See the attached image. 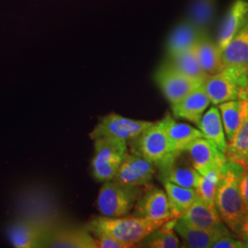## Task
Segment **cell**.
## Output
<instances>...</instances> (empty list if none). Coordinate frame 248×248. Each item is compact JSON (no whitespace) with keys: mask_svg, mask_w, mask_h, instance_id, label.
I'll use <instances>...</instances> for the list:
<instances>
[{"mask_svg":"<svg viewBox=\"0 0 248 248\" xmlns=\"http://www.w3.org/2000/svg\"><path fill=\"white\" fill-rule=\"evenodd\" d=\"M222 126L227 142H232L239 131L245 115V103L243 99H235L219 104Z\"/></svg>","mask_w":248,"mask_h":248,"instance_id":"obj_25","label":"cell"},{"mask_svg":"<svg viewBox=\"0 0 248 248\" xmlns=\"http://www.w3.org/2000/svg\"><path fill=\"white\" fill-rule=\"evenodd\" d=\"M239 188L246 214L248 213V170L243 174L239 181Z\"/></svg>","mask_w":248,"mask_h":248,"instance_id":"obj_33","label":"cell"},{"mask_svg":"<svg viewBox=\"0 0 248 248\" xmlns=\"http://www.w3.org/2000/svg\"><path fill=\"white\" fill-rule=\"evenodd\" d=\"M216 0H192L186 19L202 32H208L216 16Z\"/></svg>","mask_w":248,"mask_h":248,"instance_id":"obj_27","label":"cell"},{"mask_svg":"<svg viewBox=\"0 0 248 248\" xmlns=\"http://www.w3.org/2000/svg\"><path fill=\"white\" fill-rule=\"evenodd\" d=\"M204 89L213 105L245 98L248 89V70L224 66L204 81Z\"/></svg>","mask_w":248,"mask_h":248,"instance_id":"obj_3","label":"cell"},{"mask_svg":"<svg viewBox=\"0 0 248 248\" xmlns=\"http://www.w3.org/2000/svg\"><path fill=\"white\" fill-rule=\"evenodd\" d=\"M95 238L97 248H129L124 243L106 233L96 235Z\"/></svg>","mask_w":248,"mask_h":248,"instance_id":"obj_32","label":"cell"},{"mask_svg":"<svg viewBox=\"0 0 248 248\" xmlns=\"http://www.w3.org/2000/svg\"><path fill=\"white\" fill-rule=\"evenodd\" d=\"M161 121L168 135L173 155L185 152L196 139L204 137L203 133L199 129L188 124L177 123L170 113H167Z\"/></svg>","mask_w":248,"mask_h":248,"instance_id":"obj_15","label":"cell"},{"mask_svg":"<svg viewBox=\"0 0 248 248\" xmlns=\"http://www.w3.org/2000/svg\"><path fill=\"white\" fill-rule=\"evenodd\" d=\"M211 248H247L242 240L233 237L232 232H224L219 235L213 242Z\"/></svg>","mask_w":248,"mask_h":248,"instance_id":"obj_31","label":"cell"},{"mask_svg":"<svg viewBox=\"0 0 248 248\" xmlns=\"http://www.w3.org/2000/svg\"><path fill=\"white\" fill-rule=\"evenodd\" d=\"M152 124V122L133 120L111 112L100 119L93 131L89 133V137L93 141L102 137H116L128 142Z\"/></svg>","mask_w":248,"mask_h":248,"instance_id":"obj_7","label":"cell"},{"mask_svg":"<svg viewBox=\"0 0 248 248\" xmlns=\"http://www.w3.org/2000/svg\"><path fill=\"white\" fill-rule=\"evenodd\" d=\"M248 16V0H235L231 5L219 28L217 45L221 52L229 44Z\"/></svg>","mask_w":248,"mask_h":248,"instance_id":"obj_19","label":"cell"},{"mask_svg":"<svg viewBox=\"0 0 248 248\" xmlns=\"http://www.w3.org/2000/svg\"><path fill=\"white\" fill-rule=\"evenodd\" d=\"M131 153L153 162L156 168L173 154L162 121L153 123L137 137L128 142Z\"/></svg>","mask_w":248,"mask_h":248,"instance_id":"obj_6","label":"cell"},{"mask_svg":"<svg viewBox=\"0 0 248 248\" xmlns=\"http://www.w3.org/2000/svg\"><path fill=\"white\" fill-rule=\"evenodd\" d=\"M166 222L134 215L123 217H107L101 215L92 219L85 228L94 236L106 233L124 243L128 248H134Z\"/></svg>","mask_w":248,"mask_h":248,"instance_id":"obj_2","label":"cell"},{"mask_svg":"<svg viewBox=\"0 0 248 248\" xmlns=\"http://www.w3.org/2000/svg\"><path fill=\"white\" fill-rule=\"evenodd\" d=\"M177 218H172L165 222L158 229L152 232L140 243L143 248H177L181 244L174 229Z\"/></svg>","mask_w":248,"mask_h":248,"instance_id":"obj_28","label":"cell"},{"mask_svg":"<svg viewBox=\"0 0 248 248\" xmlns=\"http://www.w3.org/2000/svg\"><path fill=\"white\" fill-rule=\"evenodd\" d=\"M193 168L203 176L213 169H220L226 161L225 155L211 140L200 137L186 150Z\"/></svg>","mask_w":248,"mask_h":248,"instance_id":"obj_11","label":"cell"},{"mask_svg":"<svg viewBox=\"0 0 248 248\" xmlns=\"http://www.w3.org/2000/svg\"><path fill=\"white\" fill-rule=\"evenodd\" d=\"M238 237H240L242 241L246 244L247 248H248V213L246 215V218L242 224V227L240 229Z\"/></svg>","mask_w":248,"mask_h":248,"instance_id":"obj_34","label":"cell"},{"mask_svg":"<svg viewBox=\"0 0 248 248\" xmlns=\"http://www.w3.org/2000/svg\"><path fill=\"white\" fill-rule=\"evenodd\" d=\"M246 170L238 163L226 160L220 170L215 197V208L222 222L237 236L247 215L239 188L240 179Z\"/></svg>","mask_w":248,"mask_h":248,"instance_id":"obj_1","label":"cell"},{"mask_svg":"<svg viewBox=\"0 0 248 248\" xmlns=\"http://www.w3.org/2000/svg\"><path fill=\"white\" fill-rule=\"evenodd\" d=\"M179 218L204 230L230 231L222 222L217 210L210 207L199 196L192 205Z\"/></svg>","mask_w":248,"mask_h":248,"instance_id":"obj_14","label":"cell"},{"mask_svg":"<svg viewBox=\"0 0 248 248\" xmlns=\"http://www.w3.org/2000/svg\"><path fill=\"white\" fill-rule=\"evenodd\" d=\"M45 248H97L95 236L87 230L56 228L50 233L45 244Z\"/></svg>","mask_w":248,"mask_h":248,"instance_id":"obj_17","label":"cell"},{"mask_svg":"<svg viewBox=\"0 0 248 248\" xmlns=\"http://www.w3.org/2000/svg\"><path fill=\"white\" fill-rule=\"evenodd\" d=\"M202 33L186 18L179 22L168 39L167 51L169 58L193 48Z\"/></svg>","mask_w":248,"mask_h":248,"instance_id":"obj_20","label":"cell"},{"mask_svg":"<svg viewBox=\"0 0 248 248\" xmlns=\"http://www.w3.org/2000/svg\"><path fill=\"white\" fill-rule=\"evenodd\" d=\"M169 198L172 214L175 218L182 216L199 196L195 188L178 186L169 181H162Z\"/></svg>","mask_w":248,"mask_h":248,"instance_id":"obj_26","label":"cell"},{"mask_svg":"<svg viewBox=\"0 0 248 248\" xmlns=\"http://www.w3.org/2000/svg\"><path fill=\"white\" fill-rule=\"evenodd\" d=\"M169 62L187 78L198 82L204 83V81L209 77L199 62L194 47L176 56L170 57Z\"/></svg>","mask_w":248,"mask_h":248,"instance_id":"obj_29","label":"cell"},{"mask_svg":"<svg viewBox=\"0 0 248 248\" xmlns=\"http://www.w3.org/2000/svg\"><path fill=\"white\" fill-rule=\"evenodd\" d=\"M194 49L199 62L208 76L221 71L224 67L222 61V52L217 43L213 41L208 32L202 34Z\"/></svg>","mask_w":248,"mask_h":248,"instance_id":"obj_22","label":"cell"},{"mask_svg":"<svg viewBox=\"0 0 248 248\" xmlns=\"http://www.w3.org/2000/svg\"><path fill=\"white\" fill-rule=\"evenodd\" d=\"M174 229L187 248H211L216 238L230 231H209L195 227L177 218Z\"/></svg>","mask_w":248,"mask_h":248,"instance_id":"obj_21","label":"cell"},{"mask_svg":"<svg viewBox=\"0 0 248 248\" xmlns=\"http://www.w3.org/2000/svg\"><path fill=\"white\" fill-rule=\"evenodd\" d=\"M156 169L153 162L128 151L112 180L124 186H146L155 176Z\"/></svg>","mask_w":248,"mask_h":248,"instance_id":"obj_9","label":"cell"},{"mask_svg":"<svg viewBox=\"0 0 248 248\" xmlns=\"http://www.w3.org/2000/svg\"><path fill=\"white\" fill-rule=\"evenodd\" d=\"M199 130L204 137L214 142L217 147L225 155L228 142L222 126L221 114L217 107H212L202 117L198 124Z\"/></svg>","mask_w":248,"mask_h":248,"instance_id":"obj_24","label":"cell"},{"mask_svg":"<svg viewBox=\"0 0 248 248\" xmlns=\"http://www.w3.org/2000/svg\"><path fill=\"white\" fill-rule=\"evenodd\" d=\"M182 153L172 155L162 165L157 167L160 171V179L169 181L178 186L195 188L200 185L202 176L191 165L182 162Z\"/></svg>","mask_w":248,"mask_h":248,"instance_id":"obj_13","label":"cell"},{"mask_svg":"<svg viewBox=\"0 0 248 248\" xmlns=\"http://www.w3.org/2000/svg\"><path fill=\"white\" fill-rule=\"evenodd\" d=\"M245 115L239 131L225 152L226 160L236 162L248 170V89L245 98Z\"/></svg>","mask_w":248,"mask_h":248,"instance_id":"obj_23","label":"cell"},{"mask_svg":"<svg viewBox=\"0 0 248 248\" xmlns=\"http://www.w3.org/2000/svg\"><path fill=\"white\" fill-rule=\"evenodd\" d=\"M94 156L91 161L92 175L99 182L112 180L128 152V142L116 137L94 140Z\"/></svg>","mask_w":248,"mask_h":248,"instance_id":"obj_4","label":"cell"},{"mask_svg":"<svg viewBox=\"0 0 248 248\" xmlns=\"http://www.w3.org/2000/svg\"><path fill=\"white\" fill-rule=\"evenodd\" d=\"M142 186H124L113 180L104 182L97 199L99 213L107 217H123L134 208L142 192Z\"/></svg>","mask_w":248,"mask_h":248,"instance_id":"obj_5","label":"cell"},{"mask_svg":"<svg viewBox=\"0 0 248 248\" xmlns=\"http://www.w3.org/2000/svg\"><path fill=\"white\" fill-rule=\"evenodd\" d=\"M222 61L224 66H234L248 70V16L222 50Z\"/></svg>","mask_w":248,"mask_h":248,"instance_id":"obj_18","label":"cell"},{"mask_svg":"<svg viewBox=\"0 0 248 248\" xmlns=\"http://www.w3.org/2000/svg\"><path fill=\"white\" fill-rule=\"evenodd\" d=\"M51 231L30 219L13 222L8 229V237L14 248H45Z\"/></svg>","mask_w":248,"mask_h":248,"instance_id":"obj_12","label":"cell"},{"mask_svg":"<svg viewBox=\"0 0 248 248\" xmlns=\"http://www.w3.org/2000/svg\"><path fill=\"white\" fill-rule=\"evenodd\" d=\"M220 169H213L202 176L200 185L197 188L199 197L210 207L215 208V197L220 179Z\"/></svg>","mask_w":248,"mask_h":248,"instance_id":"obj_30","label":"cell"},{"mask_svg":"<svg viewBox=\"0 0 248 248\" xmlns=\"http://www.w3.org/2000/svg\"><path fill=\"white\" fill-rule=\"evenodd\" d=\"M155 79L171 106L178 103L196 88L203 85L187 78L169 62L160 66L155 75Z\"/></svg>","mask_w":248,"mask_h":248,"instance_id":"obj_8","label":"cell"},{"mask_svg":"<svg viewBox=\"0 0 248 248\" xmlns=\"http://www.w3.org/2000/svg\"><path fill=\"white\" fill-rule=\"evenodd\" d=\"M134 216L155 221H168L175 218L165 190L146 185L134 205Z\"/></svg>","mask_w":248,"mask_h":248,"instance_id":"obj_10","label":"cell"},{"mask_svg":"<svg viewBox=\"0 0 248 248\" xmlns=\"http://www.w3.org/2000/svg\"><path fill=\"white\" fill-rule=\"evenodd\" d=\"M210 104L211 100L204 89L203 85H202L171 108L173 115L176 118L184 119L198 125Z\"/></svg>","mask_w":248,"mask_h":248,"instance_id":"obj_16","label":"cell"}]
</instances>
